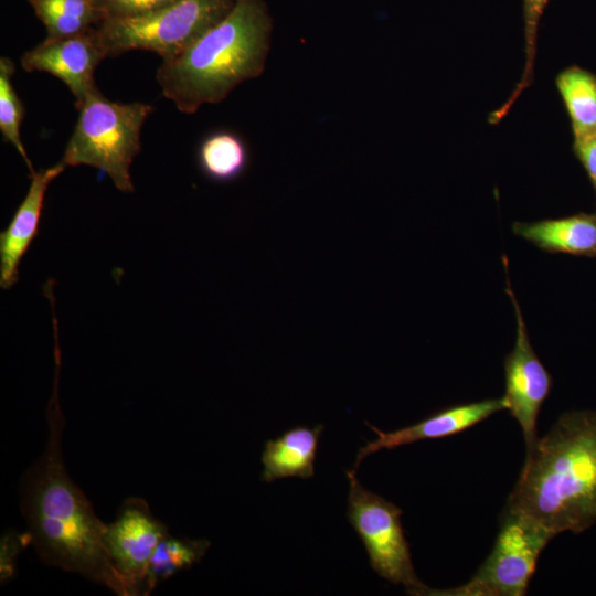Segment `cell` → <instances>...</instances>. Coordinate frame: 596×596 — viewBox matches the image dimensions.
<instances>
[{
  "instance_id": "cell-13",
  "label": "cell",
  "mask_w": 596,
  "mask_h": 596,
  "mask_svg": "<svg viewBox=\"0 0 596 596\" xmlns=\"http://www.w3.org/2000/svg\"><path fill=\"white\" fill-rule=\"evenodd\" d=\"M323 428L321 424L315 427L296 426L276 439L267 440L262 454V480L272 482L290 477H313L319 437Z\"/></svg>"
},
{
  "instance_id": "cell-16",
  "label": "cell",
  "mask_w": 596,
  "mask_h": 596,
  "mask_svg": "<svg viewBox=\"0 0 596 596\" xmlns=\"http://www.w3.org/2000/svg\"><path fill=\"white\" fill-rule=\"evenodd\" d=\"M248 149L237 135L217 131L207 136L198 150V164L202 173L215 182H231L247 169Z\"/></svg>"
},
{
  "instance_id": "cell-14",
  "label": "cell",
  "mask_w": 596,
  "mask_h": 596,
  "mask_svg": "<svg viewBox=\"0 0 596 596\" xmlns=\"http://www.w3.org/2000/svg\"><path fill=\"white\" fill-rule=\"evenodd\" d=\"M512 228L514 234L549 253L596 256V214L517 222Z\"/></svg>"
},
{
  "instance_id": "cell-1",
  "label": "cell",
  "mask_w": 596,
  "mask_h": 596,
  "mask_svg": "<svg viewBox=\"0 0 596 596\" xmlns=\"http://www.w3.org/2000/svg\"><path fill=\"white\" fill-rule=\"evenodd\" d=\"M49 434L41 457L21 478V513L30 544L49 566L79 574L119 596H131L113 565L102 522L85 493L70 477L62 455L65 419L57 390L47 407Z\"/></svg>"
},
{
  "instance_id": "cell-2",
  "label": "cell",
  "mask_w": 596,
  "mask_h": 596,
  "mask_svg": "<svg viewBox=\"0 0 596 596\" xmlns=\"http://www.w3.org/2000/svg\"><path fill=\"white\" fill-rule=\"evenodd\" d=\"M503 512L553 536L596 524V411L566 412L536 439Z\"/></svg>"
},
{
  "instance_id": "cell-19",
  "label": "cell",
  "mask_w": 596,
  "mask_h": 596,
  "mask_svg": "<svg viewBox=\"0 0 596 596\" xmlns=\"http://www.w3.org/2000/svg\"><path fill=\"white\" fill-rule=\"evenodd\" d=\"M15 65L9 57L0 58V131L21 155L29 170L34 171L21 140L20 128L24 107L12 84Z\"/></svg>"
},
{
  "instance_id": "cell-10",
  "label": "cell",
  "mask_w": 596,
  "mask_h": 596,
  "mask_svg": "<svg viewBox=\"0 0 596 596\" xmlns=\"http://www.w3.org/2000/svg\"><path fill=\"white\" fill-rule=\"evenodd\" d=\"M106 56L95 26L67 38L46 39L21 57L26 72H46L60 78L76 99V108L96 87L94 73Z\"/></svg>"
},
{
  "instance_id": "cell-22",
  "label": "cell",
  "mask_w": 596,
  "mask_h": 596,
  "mask_svg": "<svg viewBox=\"0 0 596 596\" xmlns=\"http://www.w3.org/2000/svg\"><path fill=\"white\" fill-rule=\"evenodd\" d=\"M30 544L28 532L6 531L0 540V582L7 584L15 575L19 554Z\"/></svg>"
},
{
  "instance_id": "cell-9",
  "label": "cell",
  "mask_w": 596,
  "mask_h": 596,
  "mask_svg": "<svg viewBox=\"0 0 596 596\" xmlns=\"http://www.w3.org/2000/svg\"><path fill=\"white\" fill-rule=\"evenodd\" d=\"M169 533L147 502L128 498L114 522L106 524L104 543L109 558L130 588L131 596L143 595V581L159 542Z\"/></svg>"
},
{
  "instance_id": "cell-3",
  "label": "cell",
  "mask_w": 596,
  "mask_h": 596,
  "mask_svg": "<svg viewBox=\"0 0 596 596\" xmlns=\"http://www.w3.org/2000/svg\"><path fill=\"white\" fill-rule=\"evenodd\" d=\"M273 19L264 0H235L227 15L180 54L162 60L156 81L179 111L217 104L241 83L260 76Z\"/></svg>"
},
{
  "instance_id": "cell-12",
  "label": "cell",
  "mask_w": 596,
  "mask_h": 596,
  "mask_svg": "<svg viewBox=\"0 0 596 596\" xmlns=\"http://www.w3.org/2000/svg\"><path fill=\"white\" fill-rule=\"evenodd\" d=\"M65 168L66 166L60 161L51 168L31 172L28 193L7 228L0 234V287L2 289H9L17 283L21 259L39 234L45 192L50 183Z\"/></svg>"
},
{
  "instance_id": "cell-11",
  "label": "cell",
  "mask_w": 596,
  "mask_h": 596,
  "mask_svg": "<svg viewBox=\"0 0 596 596\" xmlns=\"http://www.w3.org/2000/svg\"><path fill=\"white\" fill-rule=\"evenodd\" d=\"M501 409H507L503 396L455 405L394 432L384 433L368 424L377 438L359 449L352 471H356L366 456L381 449H393L419 440L453 436L477 425Z\"/></svg>"
},
{
  "instance_id": "cell-17",
  "label": "cell",
  "mask_w": 596,
  "mask_h": 596,
  "mask_svg": "<svg viewBox=\"0 0 596 596\" xmlns=\"http://www.w3.org/2000/svg\"><path fill=\"white\" fill-rule=\"evenodd\" d=\"M210 545L206 539H180L168 533L150 558L143 581V595L150 594L159 583L200 562Z\"/></svg>"
},
{
  "instance_id": "cell-18",
  "label": "cell",
  "mask_w": 596,
  "mask_h": 596,
  "mask_svg": "<svg viewBox=\"0 0 596 596\" xmlns=\"http://www.w3.org/2000/svg\"><path fill=\"white\" fill-rule=\"evenodd\" d=\"M46 29V39L83 33L100 22L92 0H28Z\"/></svg>"
},
{
  "instance_id": "cell-23",
  "label": "cell",
  "mask_w": 596,
  "mask_h": 596,
  "mask_svg": "<svg viewBox=\"0 0 596 596\" xmlns=\"http://www.w3.org/2000/svg\"><path fill=\"white\" fill-rule=\"evenodd\" d=\"M573 149L596 189V135L574 141Z\"/></svg>"
},
{
  "instance_id": "cell-21",
  "label": "cell",
  "mask_w": 596,
  "mask_h": 596,
  "mask_svg": "<svg viewBox=\"0 0 596 596\" xmlns=\"http://www.w3.org/2000/svg\"><path fill=\"white\" fill-rule=\"evenodd\" d=\"M178 0H92L100 21L151 13Z\"/></svg>"
},
{
  "instance_id": "cell-7",
  "label": "cell",
  "mask_w": 596,
  "mask_h": 596,
  "mask_svg": "<svg viewBox=\"0 0 596 596\" xmlns=\"http://www.w3.org/2000/svg\"><path fill=\"white\" fill-rule=\"evenodd\" d=\"M554 536L520 514L502 512L493 549L466 584L427 595L523 596L535 572L539 556Z\"/></svg>"
},
{
  "instance_id": "cell-15",
  "label": "cell",
  "mask_w": 596,
  "mask_h": 596,
  "mask_svg": "<svg viewBox=\"0 0 596 596\" xmlns=\"http://www.w3.org/2000/svg\"><path fill=\"white\" fill-rule=\"evenodd\" d=\"M571 119L574 141L596 135V76L578 66L563 70L555 79Z\"/></svg>"
},
{
  "instance_id": "cell-4",
  "label": "cell",
  "mask_w": 596,
  "mask_h": 596,
  "mask_svg": "<svg viewBox=\"0 0 596 596\" xmlns=\"http://www.w3.org/2000/svg\"><path fill=\"white\" fill-rule=\"evenodd\" d=\"M79 115L62 162L91 166L107 174L123 192H132L130 166L139 153L140 132L153 107L107 99L97 87L77 107Z\"/></svg>"
},
{
  "instance_id": "cell-8",
  "label": "cell",
  "mask_w": 596,
  "mask_h": 596,
  "mask_svg": "<svg viewBox=\"0 0 596 596\" xmlns=\"http://www.w3.org/2000/svg\"><path fill=\"white\" fill-rule=\"evenodd\" d=\"M507 294L517 319V338L512 351L504 359L507 409L519 423L530 450L539 438L536 425L540 409L552 387V376L531 344L525 322L509 279Z\"/></svg>"
},
{
  "instance_id": "cell-6",
  "label": "cell",
  "mask_w": 596,
  "mask_h": 596,
  "mask_svg": "<svg viewBox=\"0 0 596 596\" xmlns=\"http://www.w3.org/2000/svg\"><path fill=\"white\" fill-rule=\"evenodd\" d=\"M349 478L348 520L362 540L371 567L386 581L403 585L413 595H427L429 588L416 576L409 545L401 522L403 511L383 497Z\"/></svg>"
},
{
  "instance_id": "cell-20",
  "label": "cell",
  "mask_w": 596,
  "mask_h": 596,
  "mask_svg": "<svg viewBox=\"0 0 596 596\" xmlns=\"http://www.w3.org/2000/svg\"><path fill=\"white\" fill-rule=\"evenodd\" d=\"M550 1L551 0H522L525 51L524 67L521 78L512 91L510 97L501 107L490 114L489 121L491 124L499 123L508 114L522 92L532 83L539 25L544 10Z\"/></svg>"
},
{
  "instance_id": "cell-5",
  "label": "cell",
  "mask_w": 596,
  "mask_h": 596,
  "mask_svg": "<svg viewBox=\"0 0 596 596\" xmlns=\"http://www.w3.org/2000/svg\"><path fill=\"white\" fill-rule=\"evenodd\" d=\"M234 1L178 0L145 15L100 21L95 33L106 56L143 50L168 60L224 19Z\"/></svg>"
}]
</instances>
